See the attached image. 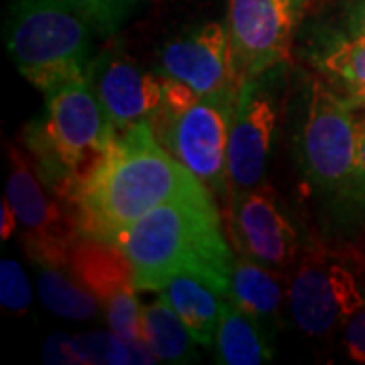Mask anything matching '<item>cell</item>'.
Here are the masks:
<instances>
[{"instance_id":"6da1fadb","label":"cell","mask_w":365,"mask_h":365,"mask_svg":"<svg viewBox=\"0 0 365 365\" xmlns=\"http://www.w3.org/2000/svg\"><path fill=\"white\" fill-rule=\"evenodd\" d=\"M195 185V177L158 143L153 124L140 122L118 132L102 163L69 197V207L79 235L116 242L148 211Z\"/></svg>"},{"instance_id":"7a4b0ae2","label":"cell","mask_w":365,"mask_h":365,"mask_svg":"<svg viewBox=\"0 0 365 365\" xmlns=\"http://www.w3.org/2000/svg\"><path fill=\"white\" fill-rule=\"evenodd\" d=\"M114 244L128 256L138 290L158 292L173 276L193 274L223 299L230 294L235 256L217 201L201 182L148 211Z\"/></svg>"},{"instance_id":"3957f363","label":"cell","mask_w":365,"mask_h":365,"mask_svg":"<svg viewBox=\"0 0 365 365\" xmlns=\"http://www.w3.org/2000/svg\"><path fill=\"white\" fill-rule=\"evenodd\" d=\"M25 144L45 185L69 205V197L118 138L110 114L88 81L45 93V114L25 126Z\"/></svg>"},{"instance_id":"277c9868","label":"cell","mask_w":365,"mask_h":365,"mask_svg":"<svg viewBox=\"0 0 365 365\" xmlns=\"http://www.w3.org/2000/svg\"><path fill=\"white\" fill-rule=\"evenodd\" d=\"M98 31L67 0H14L4 26L19 73L43 93L88 81Z\"/></svg>"},{"instance_id":"5b68a950","label":"cell","mask_w":365,"mask_h":365,"mask_svg":"<svg viewBox=\"0 0 365 365\" xmlns=\"http://www.w3.org/2000/svg\"><path fill=\"white\" fill-rule=\"evenodd\" d=\"M288 309L309 337L343 331L353 314L365 309L364 254L329 244L304 250L288 278Z\"/></svg>"},{"instance_id":"8992f818","label":"cell","mask_w":365,"mask_h":365,"mask_svg":"<svg viewBox=\"0 0 365 365\" xmlns=\"http://www.w3.org/2000/svg\"><path fill=\"white\" fill-rule=\"evenodd\" d=\"M300 165L307 179L331 197H355L359 173V120L351 102L314 79L300 130Z\"/></svg>"},{"instance_id":"52a82bcc","label":"cell","mask_w":365,"mask_h":365,"mask_svg":"<svg viewBox=\"0 0 365 365\" xmlns=\"http://www.w3.org/2000/svg\"><path fill=\"white\" fill-rule=\"evenodd\" d=\"M240 91L201 96L189 110L150 120L157 140L203 182L215 201L230 199L227 144Z\"/></svg>"},{"instance_id":"ba28073f","label":"cell","mask_w":365,"mask_h":365,"mask_svg":"<svg viewBox=\"0 0 365 365\" xmlns=\"http://www.w3.org/2000/svg\"><path fill=\"white\" fill-rule=\"evenodd\" d=\"M313 0H230L227 37L237 90L290 61L292 41Z\"/></svg>"},{"instance_id":"9c48e42d","label":"cell","mask_w":365,"mask_h":365,"mask_svg":"<svg viewBox=\"0 0 365 365\" xmlns=\"http://www.w3.org/2000/svg\"><path fill=\"white\" fill-rule=\"evenodd\" d=\"M11 175L6 197L23 225V248L33 264H67V250L79 237L71 207L41 179L33 160L16 146L9 148Z\"/></svg>"},{"instance_id":"30bf717a","label":"cell","mask_w":365,"mask_h":365,"mask_svg":"<svg viewBox=\"0 0 365 365\" xmlns=\"http://www.w3.org/2000/svg\"><path fill=\"white\" fill-rule=\"evenodd\" d=\"M227 222L240 256L272 270L292 268L299 260L300 240L278 193L270 185L230 197Z\"/></svg>"},{"instance_id":"8fae6325","label":"cell","mask_w":365,"mask_h":365,"mask_svg":"<svg viewBox=\"0 0 365 365\" xmlns=\"http://www.w3.org/2000/svg\"><path fill=\"white\" fill-rule=\"evenodd\" d=\"M278 122V100L268 79H252L237 93L227 144L230 197L258 187L272 155Z\"/></svg>"},{"instance_id":"7c38bea8","label":"cell","mask_w":365,"mask_h":365,"mask_svg":"<svg viewBox=\"0 0 365 365\" xmlns=\"http://www.w3.org/2000/svg\"><path fill=\"white\" fill-rule=\"evenodd\" d=\"M88 83L118 132L150 122L165 98L163 73L146 71L118 49H106L91 59Z\"/></svg>"},{"instance_id":"4fadbf2b","label":"cell","mask_w":365,"mask_h":365,"mask_svg":"<svg viewBox=\"0 0 365 365\" xmlns=\"http://www.w3.org/2000/svg\"><path fill=\"white\" fill-rule=\"evenodd\" d=\"M160 73L191 86L201 96L240 91L232 71L227 26L205 23L170 39L160 51Z\"/></svg>"},{"instance_id":"5bb4252c","label":"cell","mask_w":365,"mask_h":365,"mask_svg":"<svg viewBox=\"0 0 365 365\" xmlns=\"http://www.w3.org/2000/svg\"><path fill=\"white\" fill-rule=\"evenodd\" d=\"M66 268L98 297L102 309L118 297L138 290L130 260L114 242L79 235L67 250Z\"/></svg>"},{"instance_id":"9a60e30c","label":"cell","mask_w":365,"mask_h":365,"mask_svg":"<svg viewBox=\"0 0 365 365\" xmlns=\"http://www.w3.org/2000/svg\"><path fill=\"white\" fill-rule=\"evenodd\" d=\"M284 297H288V287L284 288L278 270L266 268L246 256L235 258L227 300L254 319L266 335L280 323Z\"/></svg>"},{"instance_id":"2e32d148","label":"cell","mask_w":365,"mask_h":365,"mask_svg":"<svg viewBox=\"0 0 365 365\" xmlns=\"http://www.w3.org/2000/svg\"><path fill=\"white\" fill-rule=\"evenodd\" d=\"M158 297L181 317L199 345L213 347L225 300L215 288L199 276L179 274L158 290Z\"/></svg>"},{"instance_id":"e0dca14e","label":"cell","mask_w":365,"mask_h":365,"mask_svg":"<svg viewBox=\"0 0 365 365\" xmlns=\"http://www.w3.org/2000/svg\"><path fill=\"white\" fill-rule=\"evenodd\" d=\"M213 347L217 364L223 365H260L274 355L262 327L227 299L223 300Z\"/></svg>"},{"instance_id":"ac0fdd59","label":"cell","mask_w":365,"mask_h":365,"mask_svg":"<svg viewBox=\"0 0 365 365\" xmlns=\"http://www.w3.org/2000/svg\"><path fill=\"white\" fill-rule=\"evenodd\" d=\"M35 266H37V288H39L41 302L51 313L73 321H88L100 313L102 302L93 292L81 287L67 268L55 264H35Z\"/></svg>"},{"instance_id":"d6986e66","label":"cell","mask_w":365,"mask_h":365,"mask_svg":"<svg viewBox=\"0 0 365 365\" xmlns=\"http://www.w3.org/2000/svg\"><path fill=\"white\" fill-rule=\"evenodd\" d=\"M143 331L144 339L160 361L189 364L197 359L195 337L163 299L143 309Z\"/></svg>"},{"instance_id":"ffe728a7","label":"cell","mask_w":365,"mask_h":365,"mask_svg":"<svg viewBox=\"0 0 365 365\" xmlns=\"http://www.w3.org/2000/svg\"><path fill=\"white\" fill-rule=\"evenodd\" d=\"M319 67L329 78L343 83L349 93L365 90V35H351L333 43L319 59Z\"/></svg>"},{"instance_id":"44dd1931","label":"cell","mask_w":365,"mask_h":365,"mask_svg":"<svg viewBox=\"0 0 365 365\" xmlns=\"http://www.w3.org/2000/svg\"><path fill=\"white\" fill-rule=\"evenodd\" d=\"M71 345L78 364L126 365L132 361L130 341L122 339L114 331H90L71 335Z\"/></svg>"},{"instance_id":"7402d4cb","label":"cell","mask_w":365,"mask_h":365,"mask_svg":"<svg viewBox=\"0 0 365 365\" xmlns=\"http://www.w3.org/2000/svg\"><path fill=\"white\" fill-rule=\"evenodd\" d=\"M90 21L100 37L116 35L143 0H67Z\"/></svg>"},{"instance_id":"603a6c76","label":"cell","mask_w":365,"mask_h":365,"mask_svg":"<svg viewBox=\"0 0 365 365\" xmlns=\"http://www.w3.org/2000/svg\"><path fill=\"white\" fill-rule=\"evenodd\" d=\"M136 292H126L104 307L106 321H108L110 331H114L116 335L126 341L144 339L143 309L136 299Z\"/></svg>"},{"instance_id":"cb8c5ba5","label":"cell","mask_w":365,"mask_h":365,"mask_svg":"<svg viewBox=\"0 0 365 365\" xmlns=\"http://www.w3.org/2000/svg\"><path fill=\"white\" fill-rule=\"evenodd\" d=\"M33 292L25 270L14 260L0 262V304L6 313L25 314L31 307Z\"/></svg>"},{"instance_id":"d4e9b609","label":"cell","mask_w":365,"mask_h":365,"mask_svg":"<svg viewBox=\"0 0 365 365\" xmlns=\"http://www.w3.org/2000/svg\"><path fill=\"white\" fill-rule=\"evenodd\" d=\"M341 333L347 357L357 364H365V309L353 314Z\"/></svg>"},{"instance_id":"484cf974","label":"cell","mask_w":365,"mask_h":365,"mask_svg":"<svg viewBox=\"0 0 365 365\" xmlns=\"http://www.w3.org/2000/svg\"><path fill=\"white\" fill-rule=\"evenodd\" d=\"M43 361L45 364H76V353H73V345H71V335L66 333H55L43 345Z\"/></svg>"},{"instance_id":"4316f807","label":"cell","mask_w":365,"mask_h":365,"mask_svg":"<svg viewBox=\"0 0 365 365\" xmlns=\"http://www.w3.org/2000/svg\"><path fill=\"white\" fill-rule=\"evenodd\" d=\"M353 201L365 203V120H359V173Z\"/></svg>"},{"instance_id":"83f0119b","label":"cell","mask_w":365,"mask_h":365,"mask_svg":"<svg viewBox=\"0 0 365 365\" xmlns=\"http://www.w3.org/2000/svg\"><path fill=\"white\" fill-rule=\"evenodd\" d=\"M16 223H19L16 211H14V207L11 205L9 197H4V199H2V205H0V237H2L4 242L13 235Z\"/></svg>"},{"instance_id":"f1b7e54d","label":"cell","mask_w":365,"mask_h":365,"mask_svg":"<svg viewBox=\"0 0 365 365\" xmlns=\"http://www.w3.org/2000/svg\"><path fill=\"white\" fill-rule=\"evenodd\" d=\"M347 25L351 35H365V0H357L349 9Z\"/></svg>"},{"instance_id":"f546056e","label":"cell","mask_w":365,"mask_h":365,"mask_svg":"<svg viewBox=\"0 0 365 365\" xmlns=\"http://www.w3.org/2000/svg\"><path fill=\"white\" fill-rule=\"evenodd\" d=\"M349 102H351V104L364 106L365 108V90L353 91V93H349Z\"/></svg>"}]
</instances>
